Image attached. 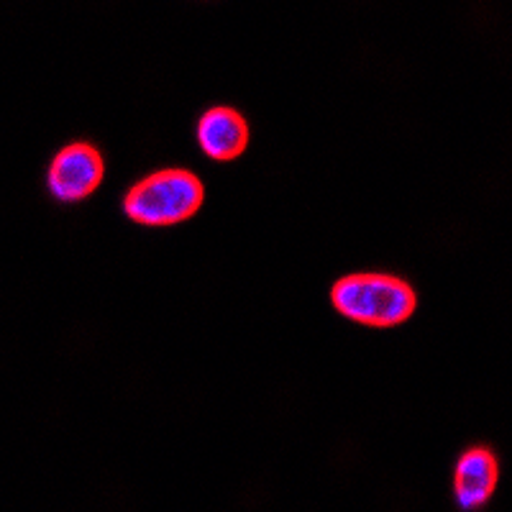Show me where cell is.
<instances>
[{
	"mask_svg": "<svg viewBox=\"0 0 512 512\" xmlns=\"http://www.w3.org/2000/svg\"><path fill=\"white\" fill-rule=\"evenodd\" d=\"M331 300L351 320L367 326H395L418 305L415 287L392 272H351L338 277Z\"/></svg>",
	"mask_w": 512,
	"mask_h": 512,
	"instance_id": "cell-1",
	"label": "cell"
},
{
	"mask_svg": "<svg viewBox=\"0 0 512 512\" xmlns=\"http://www.w3.org/2000/svg\"><path fill=\"white\" fill-rule=\"evenodd\" d=\"M205 187L192 169L162 167L136 180L123 195L128 218L144 226H172L203 205Z\"/></svg>",
	"mask_w": 512,
	"mask_h": 512,
	"instance_id": "cell-2",
	"label": "cell"
},
{
	"mask_svg": "<svg viewBox=\"0 0 512 512\" xmlns=\"http://www.w3.org/2000/svg\"><path fill=\"white\" fill-rule=\"evenodd\" d=\"M103 175L105 162L98 146L90 141H70L54 154L47 172V185L54 198L72 203V200L88 198L100 185Z\"/></svg>",
	"mask_w": 512,
	"mask_h": 512,
	"instance_id": "cell-3",
	"label": "cell"
},
{
	"mask_svg": "<svg viewBox=\"0 0 512 512\" xmlns=\"http://www.w3.org/2000/svg\"><path fill=\"white\" fill-rule=\"evenodd\" d=\"M500 479V461L487 446H472L461 451L454 466V495L464 510H477L495 495Z\"/></svg>",
	"mask_w": 512,
	"mask_h": 512,
	"instance_id": "cell-4",
	"label": "cell"
},
{
	"mask_svg": "<svg viewBox=\"0 0 512 512\" xmlns=\"http://www.w3.org/2000/svg\"><path fill=\"white\" fill-rule=\"evenodd\" d=\"M198 144L213 159H236L249 144V123L233 105L218 103L198 118Z\"/></svg>",
	"mask_w": 512,
	"mask_h": 512,
	"instance_id": "cell-5",
	"label": "cell"
}]
</instances>
